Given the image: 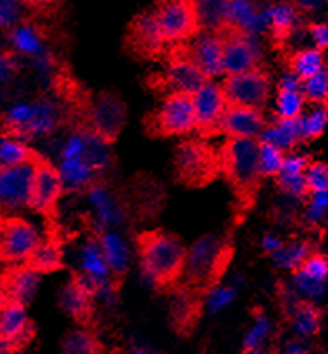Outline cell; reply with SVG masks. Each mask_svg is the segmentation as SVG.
<instances>
[{
  "label": "cell",
  "mask_w": 328,
  "mask_h": 354,
  "mask_svg": "<svg viewBox=\"0 0 328 354\" xmlns=\"http://www.w3.org/2000/svg\"><path fill=\"white\" fill-rule=\"evenodd\" d=\"M285 155L277 147L258 140V167L264 178L266 176H277L282 171Z\"/></svg>",
  "instance_id": "obj_32"
},
{
  "label": "cell",
  "mask_w": 328,
  "mask_h": 354,
  "mask_svg": "<svg viewBox=\"0 0 328 354\" xmlns=\"http://www.w3.org/2000/svg\"><path fill=\"white\" fill-rule=\"evenodd\" d=\"M62 354H107L93 329H73L62 339Z\"/></svg>",
  "instance_id": "obj_28"
},
{
  "label": "cell",
  "mask_w": 328,
  "mask_h": 354,
  "mask_svg": "<svg viewBox=\"0 0 328 354\" xmlns=\"http://www.w3.org/2000/svg\"><path fill=\"white\" fill-rule=\"evenodd\" d=\"M154 10L163 40L169 45L190 42L203 30L197 2H163Z\"/></svg>",
  "instance_id": "obj_9"
},
{
  "label": "cell",
  "mask_w": 328,
  "mask_h": 354,
  "mask_svg": "<svg viewBox=\"0 0 328 354\" xmlns=\"http://www.w3.org/2000/svg\"><path fill=\"white\" fill-rule=\"evenodd\" d=\"M303 104L302 90H278L277 97V115L278 120H293L300 117Z\"/></svg>",
  "instance_id": "obj_31"
},
{
  "label": "cell",
  "mask_w": 328,
  "mask_h": 354,
  "mask_svg": "<svg viewBox=\"0 0 328 354\" xmlns=\"http://www.w3.org/2000/svg\"><path fill=\"white\" fill-rule=\"evenodd\" d=\"M248 354H272V353L262 351V349H255V351H252V353H248Z\"/></svg>",
  "instance_id": "obj_46"
},
{
  "label": "cell",
  "mask_w": 328,
  "mask_h": 354,
  "mask_svg": "<svg viewBox=\"0 0 328 354\" xmlns=\"http://www.w3.org/2000/svg\"><path fill=\"white\" fill-rule=\"evenodd\" d=\"M19 349L15 348L10 341H6L0 337V354H17Z\"/></svg>",
  "instance_id": "obj_45"
},
{
  "label": "cell",
  "mask_w": 328,
  "mask_h": 354,
  "mask_svg": "<svg viewBox=\"0 0 328 354\" xmlns=\"http://www.w3.org/2000/svg\"><path fill=\"white\" fill-rule=\"evenodd\" d=\"M293 328L302 336H315L320 331V311L311 303L298 301L293 310Z\"/></svg>",
  "instance_id": "obj_30"
},
{
  "label": "cell",
  "mask_w": 328,
  "mask_h": 354,
  "mask_svg": "<svg viewBox=\"0 0 328 354\" xmlns=\"http://www.w3.org/2000/svg\"><path fill=\"white\" fill-rule=\"evenodd\" d=\"M143 274L160 293L170 295L179 286L187 263V248L175 234L147 230L135 236Z\"/></svg>",
  "instance_id": "obj_2"
},
{
  "label": "cell",
  "mask_w": 328,
  "mask_h": 354,
  "mask_svg": "<svg viewBox=\"0 0 328 354\" xmlns=\"http://www.w3.org/2000/svg\"><path fill=\"white\" fill-rule=\"evenodd\" d=\"M125 125V105L113 92H102L95 100L90 98L84 112L73 123L75 130L110 145L118 138Z\"/></svg>",
  "instance_id": "obj_6"
},
{
  "label": "cell",
  "mask_w": 328,
  "mask_h": 354,
  "mask_svg": "<svg viewBox=\"0 0 328 354\" xmlns=\"http://www.w3.org/2000/svg\"><path fill=\"white\" fill-rule=\"evenodd\" d=\"M39 283L40 274L27 268L26 265H10L0 274V291L3 298L17 301L24 306L32 301Z\"/></svg>",
  "instance_id": "obj_21"
},
{
  "label": "cell",
  "mask_w": 328,
  "mask_h": 354,
  "mask_svg": "<svg viewBox=\"0 0 328 354\" xmlns=\"http://www.w3.org/2000/svg\"><path fill=\"white\" fill-rule=\"evenodd\" d=\"M17 72V64H15L14 55L9 52H0V84H6Z\"/></svg>",
  "instance_id": "obj_40"
},
{
  "label": "cell",
  "mask_w": 328,
  "mask_h": 354,
  "mask_svg": "<svg viewBox=\"0 0 328 354\" xmlns=\"http://www.w3.org/2000/svg\"><path fill=\"white\" fill-rule=\"evenodd\" d=\"M302 93L307 102L317 105H328V67H323L317 75L303 82Z\"/></svg>",
  "instance_id": "obj_33"
},
{
  "label": "cell",
  "mask_w": 328,
  "mask_h": 354,
  "mask_svg": "<svg viewBox=\"0 0 328 354\" xmlns=\"http://www.w3.org/2000/svg\"><path fill=\"white\" fill-rule=\"evenodd\" d=\"M40 156L42 155L32 150L22 140L10 137V135H2L0 137V168L35 163Z\"/></svg>",
  "instance_id": "obj_25"
},
{
  "label": "cell",
  "mask_w": 328,
  "mask_h": 354,
  "mask_svg": "<svg viewBox=\"0 0 328 354\" xmlns=\"http://www.w3.org/2000/svg\"><path fill=\"white\" fill-rule=\"evenodd\" d=\"M286 67L292 75L300 78L302 82H307L325 67L323 52L317 50V48H303V50L293 52L286 59Z\"/></svg>",
  "instance_id": "obj_26"
},
{
  "label": "cell",
  "mask_w": 328,
  "mask_h": 354,
  "mask_svg": "<svg viewBox=\"0 0 328 354\" xmlns=\"http://www.w3.org/2000/svg\"><path fill=\"white\" fill-rule=\"evenodd\" d=\"M310 163L311 162L309 156H300V155L285 156L280 173H286V175H303Z\"/></svg>",
  "instance_id": "obj_39"
},
{
  "label": "cell",
  "mask_w": 328,
  "mask_h": 354,
  "mask_svg": "<svg viewBox=\"0 0 328 354\" xmlns=\"http://www.w3.org/2000/svg\"><path fill=\"white\" fill-rule=\"evenodd\" d=\"M217 150L220 176L232 192L233 220L235 225H242L255 207L264 182L258 167V140L227 138Z\"/></svg>",
  "instance_id": "obj_1"
},
{
  "label": "cell",
  "mask_w": 328,
  "mask_h": 354,
  "mask_svg": "<svg viewBox=\"0 0 328 354\" xmlns=\"http://www.w3.org/2000/svg\"><path fill=\"white\" fill-rule=\"evenodd\" d=\"M162 64L163 70L150 73L147 84L152 92L163 98L174 95V93L194 95L205 84L212 82L195 67L194 62L188 59L183 44L170 45Z\"/></svg>",
  "instance_id": "obj_5"
},
{
  "label": "cell",
  "mask_w": 328,
  "mask_h": 354,
  "mask_svg": "<svg viewBox=\"0 0 328 354\" xmlns=\"http://www.w3.org/2000/svg\"><path fill=\"white\" fill-rule=\"evenodd\" d=\"M310 208H309V218L311 220H317V218L323 216L325 209L328 208V193H315L310 195Z\"/></svg>",
  "instance_id": "obj_43"
},
{
  "label": "cell",
  "mask_w": 328,
  "mask_h": 354,
  "mask_svg": "<svg viewBox=\"0 0 328 354\" xmlns=\"http://www.w3.org/2000/svg\"><path fill=\"white\" fill-rule=\"evenodd\" d=\"M35 336V326L28 319L26 306L3 298L0 304V337L10 341L19 351L28 346Z\"/></svg>",
  "instance_id": "obj_20"
},
{
  "label": "cell",
  "mask_w": 328,
  "mask_h": 354,
  "mask_svg": "<svg viewBox=\"0 0 328 354\" xmlns=\"http://www.w3.org/2000/svg\"><path fill=\"white\" fill-rule=\"evenodd\" d=\"M328 123V105H318L310 115H307L305 118H302V131H303V140L309 142V140L318 138L323 133Z\"/></svg>",
  "instance_id": "obj_35"
},
{
  "label": "cell",
  "mask_w": 328,
  "mask_h": 354,
  "mask_svg": "<svg viewBox=\"0 0 328 354\" xmlns=\"http://www.w3.org/2000/svg\"><path fill=\"white\" fill-rule=\"evenodd\" d=\"M40 234L20 216L0 215V261L22 265L39 246Z\"/></svg>",
  "instance_id": "obj_13"
},
{
  "label": "cell",
  "mask_w": 328,
  "mask_h": 354,
  "mask_svg": "<svg viewBox=\"0 0 328 354\" xmlns=\"http://www.w3.org/2000/svg\"><path fill=\"white\" fill-rule=\"evenodd\" d=\"M53 226L57 225H48V233L45 240H40L39 246L34 250V253L26 259L27 268L35 271L37 274H47V273H55L65 268L64 263V240L60 238L59 232L53 230Z\"/></svg>",
  "instance_id": "obj_22"
},
{
  "label": "cell",
  "mask_w": 328,
  "mask_h": 354,
  "mask_svg": "<svg viewBox=\"0 0 328 354\" xmlns=\"http://www.w3.org/2000/svg\"><path fill=\"white\" fill-rule=\"evenodd\" d=\"M230 240L220 236H203L187 251V263L179 285L185 286L203 298L215 290L232 261Z\"/></svg>",
  "instance_id": "obj_3"
},
{
  "label": "cell",
  "mask_w": 328,
  "mask_h": 354,
  "mask_svg": "<svg viewBox=\"0 0 328 354\" xmlns=\"http://www.w3.org/2000/svg\"><path fill=\"white\" fill-rule=\"evenodd\" d=\"M309 32L317 44V50H327L328 48V24H310Z\"/></svg>",
  "instance_id": "obj_42"
},
{
  "label": "cell",
  "mask_w": 328,
  "mask_h": 354,
  "mask_svg": "<svg viewBox=\"0 0 328 354\" xmlns=\"http://www.w3.org/2000/svg\"><path fill=\"white\" fill-rule=\"evenodd\" d=\"M305 180L309 185L310 195L315 193H328V165L313 162L305 170Z\"/></svg>",
  "instance_id": "obj_37"
},
{
  "label": "cell",
  "mask_w": 328,
  "mask_h": 354,
  "mask_svg": "<svg viewBox=\"0 0 328 354\" xmlns=\"http://www.w3.org/2000/svg\"><path fill=\"white\" fill-rule=\"evenodd\" d=\"M195 112V131L200 138L219 137V127L227 110V100L220 84L208 82L192 95Z\"/></svg>",
  "instance_id": "obj_14"
},
{
  "label": "cell",
  "mask_w": 328,
  "mask_h": 354,
  "mask_svg": "<svg viewBox=\"0 0 328 354\" xmlns=\"http://www.w3.org/2000/svg\"><path fill=\"white\" fill-rule=\"evenodd\" d=\"M266 125L268 123L260 110L227 105L219 127V135H227L228 138L239 140H260Z\"/></svg>",
  "instance_id": "obj_18"
},
{
  "label": "cell",
  "mask_w": 328,
  "mask_h": 354,
  "mask_svg": "<svg viewBox=\"0 0 328 354\" xmlns=\"http://www.w3.org/2000/svg\"><path fill=\"white\" fill-rule=\"evenodd\" d=\"M95 291L89 285L84 274L72 271L71 279L65 283L59 295L60 308L84 329H92L95 319Z\"/></svg>",
  "instance_id": "obj_15"
},
{
  "label": "cell",
  "mask_w": 328,
  "mask_h": 354,
  "mask_svg": "<svg viewBox=\"0 0 328 354\" xmlns=\"http://www.w3.org/2000/svg\"><path fill=\"white\" fill-rule=\"evenodd\" d=\"M297 9L290 3H278L268 10V28L275 44H284L297 24Z\"/></svg>",
  "instance_id": "obj_27"
},
{
  "label": "cell",
  "mask_w": 328,
  "mask_h": 354,
  "mask_svg": "<svg viewBox=\"0 0 328 354\" xmlns=\"http://www.w3.org/2000/svg\"><path fill=\"white\" fill-rule=\"evenodd\" d=\"M174 176L182 187H208L220 176L219 150L202 138L183 140L175 148Z\"/></svg>",
  "instance_id": "obj_4"
},
{
  "label": "cell",
  "mask_w": 328,
  "mask_h": 354,
  "mask_svg": "<svg viewBox=\"0 0 328 354\" xmlns=\"http://www.w3.org/2000/svg\"><path fill=\"white\" fill-rule=\"evenodd\" d=\"M19 19V6L15 2H0V30L12 26Z\"/></svg>",
  "instance_id": "obj_41"
},
{
  "label": "cell",
  "mask_w": 328,
  "mask_h": 354,
  "mask_svg": "<svg viewBox=\"0 0 328 354\" xmlns=\"http://www.w3.org/2000/svg\"><path fill=\"white\" fill-rule=\"evenodd\" d=\"M32 176L34 163L0 168V215L12 216V213L27 208Z\"/></svg>",
  "instance_id": "obj_16"
},
{
  "label": "cell",
  "mask_w": 328,
  "mask_h": 354,
  "mask_svg": "<svg viewBox=\"0 0 328 354\" xmlns=\"http://www.w3.org/2000/svg\"><path fill=\"white\" fill-rule=\"evenodd\" d=\"M10 39L19 52L26 53V55H35L40 50V45H42V32L35 24L20 22L12 30Z\"/></svg>",
  "instance_id": "obj_29"
},
{
  "label": "cell",
  "mask_w": 328,
  "mask_h": 354,
  "mask_svg": "<svg viewBox=\"0 0 328 354\" xmlns=\"http://www.w3.org/2000/svg\"><path fill=\"white\" fill-rule=\"evenodd\" d=\"M264 246L266 251H270V253H277V251L282 248V241L273 236H266L264 240Z\"/></svg>",
  "instance_id": "obj_44"
},
{
  "label": "cell",
  "mask_w": 328,
  "mask_h": 354,
  "mask_svg": "<svg viewBox=\"0 0 328 354\" xmlns=\"http://www.w3.org/2000/svg\"><path fill=\"white\" fill-rule=\"evenodd\" d=\"M187 57L195 64V67L203 73L208 80L222 75V55L224 40L213 28L202 30L190 42L183 44Z\"/></svg>",
  "instance_id": "obj_17"
},
{
  "label": "cell",
  "mask_w": 328,
  "mask_h": 354,
  "mask_svg": "<svg viewBox=\"0 0 328 354\" xmlns=\"http://www.w3.org/2000/svg\"><path fill=\"white\" fill-rule=\"evenodd\" d=\"M143 130L150 138L182 137L195 131V112L192 95L174 93L165 97L157 109L143 117Z\"/></svg>",
  "instance_id": "obj_7"
},
{
  "label": "cell",
  "mask_w": 328,
  "mask_h": 354,
  "mask_svg": "<svg viewBox=\"0 0 328 354\" xmlns=\"http://www.w3.org/2000/svg\"><path fill=\"white\" fill-rule=\"evenodd\" d=\"M273 254H275V261L278 265L295 271L311 253L309 243H292L289 246L282 245V248Z\"/></svg>",
  "instance_id": "obj_34"
},
{
  "label": "cell",
  "mask_w": 328,
  "mask_h": 354,
  "mask_svg": "<svg viewBox=\"0 0 328 354\" xmlns=\"http://www.w3.org/2000/svg\"><path fill=\"white\" fill-rule=\"evenodd\" d=\"M213 30H217L224 40L222 73L239 75L250 70L262 67V55L248 30L225 17Z\"/></svg>",
  "instance_id": "obj_8"
},
{
  "label": "cell",
  "mask_w": 328,
  "mask_h": 354,
  "mask_svg": "<svg viewBox=\"0 0 328 354\" xmlns=\"http://www.w3.org/2000/svg\"><path fill=\"white\" fill-rule=\"evenodd\" d=\"M260 142L270 143L277 147L280 151L292 150L298 143L303 142L302 131V117L293 118V120H277L268 123L264 133H262Z\"/></svg>",
  "instance_id": "obj_24"
},
{
  "label": "cell",
  "mask_w": 328,
  "mask_h": 354,
  "mask_svg": "<svg viewBox=\"0 0 328 354\" xmlns=\"http://www.w3.org/2000/svg\"><path fill=\"white\" fill-rule=\"evenodd\" d=\"M64 193V176L57 167L40 156L34 163V176H32L30 196H28L27 208L45 216L48 225H57L59 216L60 196Z\"/></svg>",
  "instance_id": "obj_10"
},
{
  "label": "cell",
  "mask_w": 328,
  "mask_h": 354,
  "mask_svg": "<svg viewBox=\"0 0 328 354\" xmlns=\"http://www.w3.org/2000/svg\"><path fill=\"white\" fill-rule=\"evenodd\" d=\"M135 354H152V353H147V351H142V349H137V351H135Z\"/></svg>",
  "instance_id": "obj_47"
},
{
  "label": "cell",
  "mask_w": 328,
  "mask_h": 354,
  "mask_svg": "<svg viewBox=\"0 0 328 354\" xmlns=\"http://www.w3.org/2000/svg\"><path fill=\"white\" fill-rule=\"evenodd\" d=\"M124 47L138 60H163L170 45L163 40L155 10H143L130 20L125 28Z\"/></svg>",
  "instance_id": "obj_11"
},
{
  "label": "cell",
  "mask_w": 328,
  "mask_h": 354,
  "mask_svg": "<svg viewBox=\"0 0 328 354\" xmlns=\"http://www.w3.org/2000/svg\"><path fill=\"white\" fill-rule=\"evenodd\" d=\"M278 188L282 192L289 193L295 198H309L310 190L307 185L305 173L303 175H286V173H278L275 176Z\"/></svg>",
  "instance_id": "obj_36"
},
{
  "label": "cell",
  "mask_w": 328,
  "mask_h": 354,
  "mask_svg": "<svg viewBox=\"0 0 328 354\" xmlns=\"http://www.w3.org/2000/svg\"><path fill=\"white\" fill-rule=\"evenodd\" d=\"M170 296L172 326L180 336L192 335L202 318L203 296L180 285L172 291Z\"/></svg>",
  "instance_id": "obj_19"
},
{
  "label": "cell",
  "mask_w": 328,
  "mask_h": 354,
  "mask_svg": "<svg viewBox=\"0 0 328 354\" xmlns=\"http://www.w3.org/2000/svg\"><path fill=\"white\" fill-rule=\"evenodd\" d=\"M270 75L264 67L250 70V72L228 75L220 84L227 100V105L245 106L264 112L270 95Z\"/></svg>",
  "instance_id": "obj_12"
},
{
  "label": "cell",
  "mask_w": 328,
  "mask_h": 354,
  "mask_svg": "<svg viewBox=\"0 0 328 354\" xmlns=\"http://www.w3.org/2000/svg\"><path fill=\"white\" fill-rule=\"evenodd\" d=\"M297 285L305 293L317 295L323 290L328 279V258L323 254L311 253L305 258V261L295 270Z\"/></svg>",
  "instance_id": "obj_23"
},
{
  "label": "cell",
  "mask_w": 328,
  "mask_h": 354,
  "mask_svg": "<svg viewBox=\"0 0 328 354\" xmlns=\"http://www.w3.org/2000/svg\"><path fill=\"white\" fill-rule=\"evenodd\" d=\"M2 301H3V295H2V291H0V304H2Z\"/></svg>",
  "instance_id": "obj_48"
},
{
  "label": "cell",
  "mask_w": 328,
  "mask_h": 354,
  "mask_svg": "<svg viewBox=\"0 0 328 354\" xmlns=\"http://www.w3.org/2000/svg\"><path fill=\"white\" fill-rule=\"evenodd\" d=\"M266 331H268V323H266L265 316L262 315V311H258L257 319H255V326H253L252 331L248 333L247 339H245V343H244V354H248V353L258 349V346H260L262 339L265 337Z\"/></svg>",
  "instance_id": "obj_38"
}]
</instances>
